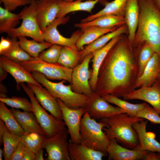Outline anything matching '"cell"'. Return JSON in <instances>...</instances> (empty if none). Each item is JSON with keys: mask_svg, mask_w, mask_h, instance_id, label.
I'll return each instance as SVG.
<instances>
[{"mask_svg": "<svg viewBox=\"0 0 160 160\" xmlns=\"http://www.w3.org/2000/svg\"><path fill=\"white\" fill-rule=\"evenodd\" d=\"M128 27L125 24L115 30L101 36L80 51L81 57L79 62L81 63L85 57L90 53L104 47L115 37L122 34L128 36Z\"/></svg>", "mask_w": 160, "mask_h": 160, "instance_id": "24", "label": "cell"}, {"mask_svg": "<svg viewBox=\"0 0 160 160\" xmlns=\"http://www.w3.org/2000/svg\"><path fill=\"white\" fill-rule=\"evenodd\" d=\"M3 156V149H0V160H2V156Z\"/></svg>", "mask_w": 160, "mask_h": 160, "instance_id": "53", "label": "cell"}, {"mask_svg": "<svg viewBox=\"0 0 160 160\" xmlns=\"http://www.w3.org/2000/svg\"><path fill=\"white\" fill-rule=\"evenodd\" d=\"M128 0H114L110 2L103 0L105 7L95 14L89 15L81 20L84 22L91 21L100 16L107 14L113 15L124 17L126 4Z\"/></svg>", "mask_w": 160, "mask_h": 160, "instance_id": "29", "label": "cell"}, {"mask_svg": "<svg viewBox=\"0 0 160 160\" xmlns=\"http://www.w3.org/2000/svg\"><path fill=\"white\" fill-rule=\"evenodd\" d=\"M0 101L4 103L12 108H20L24 111L33 112V107L31 102L26 98L12 96L9 98H0Z\"/></svg>", "mask_w": 160, "mask_h": 160, "instance_id": "39", "label": "cell"}, {"mask_svg": "<svg viewBox=\"0 0 160 160\" xmlns=\"http://www.w3.org/2000/svg\"><path fill=\"white\" fill-rule=\"evenodd\" d=\"M145 160H159L157 153L155 152L149 151L146 156Z\"/></svg>", "mask_w": 160, "mask_h": 160, "instance_id": "47", "label": "cell"}, {"mask_svg": "<svg viewBox=\"0 0 160 160\" xmlns=\"http://www.w3.org/2000/svg\"><path fill=\"white\" fill-rule=\"evenodd\" d=\"M120 35L112 39L101 49L92 52L93 55L91 60L92 70L89 83L93 92L95 91L96 89L99 71L102 63L109 50L119 39Z\"/></svg>", "mask_w": 160, "mask_h": 160, "instance_id": "22", "label": "cell"}, {"mask_svg": "<svg viewBox=\"0 0 160 160\" xmlns=\"http://www.w3.org/2000/svg\"><path fill=\"white\" fill-rule=\"evenodd\" d=\"M3 156L5 160H10L13 153L21 141L20 136L13 134L5 130L3 137Z\"/></svg>", "mask_w": 160, "mask_h": 160, "instance_id": "37", "label": "cell"}, {"mask_svg": "<svg viewBox=\"0 0 160 160\" xmlns=\"http://www.w3.org/2000/svg\"><path fill=\"white\" fill-rule=\"evenodd\" d=\"M107 127L106 124L100 121L97 122L86 112L80 122V144L95 150L107 153L109 140L103 129Z\"/></svg>", "mask_w": 160, "mask_h": 160, "instance_id": "5", "label": "cell"}, {"mask_svg": "<svg viewBox=\"0 0 160 160\" xmlns=\"http://www.w3.org/2000/svg\"><path fill=\"white\" fill-rule=\"evenodd\" d=\"M45 135L37 133H25L20 136L21 141L25 147L36 153L42 146Z\"/></svg>", "mask_w": 160, "mask_h": 160, "instance_id": "38", "label": "cell"}, {"mask_svg": "<svg viewBox=\"0 0 160 160\" xmlns=\"http://www.w3.org/2000/svg\"><path fill=\"white\" fill-rule=\"evenodd\" d=\"M136 117L146 119L153 124H160V115L154 108L148 104L137 113Z\"/></svg>", "mask_w": 160, "mask_h": 160, "instance_id": "41", "label": "cell"}, {"mask_svg": "<svg viewBox=\"0 0 160 160\" xmlns=\"http://www.w3.org/2000/svg\"><path fill=\"white\" fill-rule=\"evenodd\" d=\"M148 121L144 119L136 122L133 125L139 140L138 145L134 149L160 153V143L155 139V134L146 131Z\"/></svg>", "mask_w": 160, "mask_h": 160, "instance_id": "14", "label": "cell"}, {"mask_svg": "<svg viewBox=\"0 0 160 160\" xmlns=\"http://www.w3.org/2000/svg\"><path fill=\"white\" fill-rule=\"evenodd\" d=\"M35 153L26 147L21 160H35Z\"/></svg>", "mask_w": 160, "mask_h": 160, "instance_id": "45", "label": "cell"}, {"mask_svg": "<svg viewBox=\"0 0 160 160\" xmlns=\"http://www.w3.org/2000/svg\"><path fill=\"white\" fill-rule=\"evenodd\" d=\"M7 89L6 87L1 82L0 83V98L7 97L6 95L7 92Z\"/></svg>", "mask_w": 160, "mask_h": 160, "instance_id": "48", "label": "cell"}, {"mask_svg": "<svg viewBox=\"0 0 160 160\" xmlns=\"http://www.w3.org/2000/svg\"><path fill=\"white\" fill-rule=\"evenodd\" d=\"M80 57V51L76 45L63 46L57 62L65 67L73 69L79 63Z\"/></svg>", "mask_w": 160, "mask_h": 160, "instance_id": "31", "label": "cell"}, {"mask_svg": "<svg viewBox=\"0 0 160 160\" xmlns=\"http://www.w3.org/2000/svg\"><path fill=\"white\" fill-rule=\"evenodd\" d=\"M160 74V57L154 53L145 66L141 75L137 79L135 89L153 85Z\"/></svg>", "mask_w": 160, "mask_h": 160, "instance_id": "20", "label": "cell"}, {"mask_svg": "<svg viewBox=\"0 0 160 160\" xmlns=\"http://www.w3.org/2000/svg\"><path fill=\"white\" fill-rule=\"evenodd\" d=\"M144 119L131 117L124 113L103 118L100 121L107 125L103 130L109 140L115 139L127 148L134 149L138 145L139 140L133 125L136 122Z\"/></svg>", "mask_w": 160, "mask_h": 160, "instance_id": "3", "label": "cell"}, {"mask_svg": "<svg viewBox=\"0 0 160 160\" xmlns=\"http://www.w3.org/2000/svg\"><path fill=\"white\" fill-rule=\"evenodd\" d=\"M60 0L49 1L36 0L37 4L36 18L42 32L56 18Z\"/></svg>", "mask_w": 160, "mask_h": 160, "instance_id": "18", "label": "cell"}, {"mask_svg": "<svg viewBox=\"0 0 160 160\" xmlns=\"http://www.w3.org/2000/svg\"><path fill=\"white\" fill-rule=\"evenodd\" d=\"M69 18V16L56 18L47 26L42 32L45 41L52 44L70 47L75 46L82 33L81 29L74 32L70 37L68 38L62 36L57 29L58 26L65 24L68 21Z\"/></svg>", "mask_w": 160, "mask_h": 160, "instance_id": "11", "label": "cell"}, {"mask_svg": "<svg viewBox=\"0 0 160 160\" xmlns=\"http://www.w3.org/2000/svg\"><path fill=\"white\" fill-rule=\"evenodd\" d=\"M140 10L138 0H128L124 17L128 30V37L133 44L138 23Z\"/></svg>", "mask_w": 160, "mask_h": 160, "instance_id": "25", "label": "cell"}, {"mask_svg": "<svg viewBox=\"0 0 160 160\" xmlns=\"http://www.w3.org/2000/svg\"><path fill=\"white\" fill-rule=\"evenodd\" d=\"M140 15L133 46L149 43L160 57V11L154 0H138Z\"/></svg>", "mask_w": 160, "mask_h": 160, "instance_id": "2", "label": "cell"}, {"mask_svg": "<svg viewBox=\"0 0 160 160\" xmlns=\"http://www.w3.org/2000/svg\"><path fill=\"white\" fill-rule=\"evenodd\" d=\"M82 0H75L66 2L60 0L59 3V9L56 18L65 17L68 13L75 11H83L91 13L95 5L101 0L87 1L83 2Z\"/></svg>", "mask_w": 160, "mask_h": 160, "instance_id": "27", "label": "cell"}, {"mask_svg": "<svg viewBox=\"0 0 160 160\" xmlns=\"http://www.w3.org/2000/svg\"><path fill=\"white\" fill-rule=\"evenodd\" d=\"M17 63L30 73L40 72L44 75L48 79L65 80L70 84L71 83L73 69L65 67L57 62L47 63L38 57H32L30 60Z\"/></svg>", "mask_w": 160, "mask_h": 160, "instance_id": "7", "label": "cell"}, {"mask_svg": "<svg viewBox=\"0 0 160 160\" xmlns=\"http://www.w3.org/2000/svg\"><path fill=\"white\" fill-rule=\"evenodd\" d=\"M101 97L109 103L113 104L123 109L129 116L132 117H136L137 113L148 104L146 102L137 104L131 103L111 95H105Z\"/></svg>", "mask_w": 160, "mask_h": 160, "instance_id": "32", "label": "cell"}, {"mask_svg": "<svg viewBox=\"0 0 160 160\" xmlns=\"http://www.w3.org/2000/svg\"><path fill=\"white\" fill-rule=\"evenodd\" d=\"M35 0H0L4 8L11 12L15 11L18 7L31 4Z\"/></svg>", "mask_w": 160, "mask_h": 160, "instance_id": "42", "label": "cell"}, {"mask_svg": "<svg viewBox=\"0 0 160 160\" xmlns=\"http://www.w3.org/2000/svg\"><path fill=\"white\" fill-rule=\"evenodd\" d=\"M124 100H139L150 104L160 115V89L156 83L152 86L135 89L123 97Z\"/></svg>", "mask_w": 160, "mask_h": 160, "instance_id": "16", "label": "cell"}, {"mask_svg": "<svg viewBox=\"0 0 160 160\" xmlns=\"http://www.w3.org/2000/svg\"><path fill=\"white\" fill-rule=\"evenodd\" d=\"M93 57L92 52L86 56L80 64L73 69L71 77L72 90L77 93L89 97L93 93L89 83L92 71L89 68Z\"/></svg>", "mask_w": 160, "mask_h": 160, "instance_id": "10", "label": "cell"}, {"mask_svg": "<svg viewBox=\"0 0 160 160\" xmlns=\"http://www.w3.org/2000/svg\"><path fill=\"white\" fill-rule=\"evenodd\" d=\"M62 112L63 120L68 128L72 142L80 144V122L83 115L86 112L85 107L72 109L67 106L60 99L57 98Z\"/></svg>", "mask_w": 160, "mask_h": 160, "instance_id": "12", "label": "cell"}, {"mask_svg": "<svg viewBox=\"0 0 160 160\" xmlns=\"http://www.w3.org/2000/svg\"><path fill=\"white\" fill-rule=\"evenodd\" d=\"M20 13L15 14L0 7V33H8L16 28L21 19Z\"/></svg>", "mask_w": 160, "mask_h": 160, "instance_id": "35", "label": "cell"}, {"mask_svg": "<svg viewBox=\"0 0 160 160\" xmlns=\"http://www.w3.org/2000/svg\"><path fill=\"white\" fill-rule=\"evenodd\" d=\"M138 77L135 47L128 35L121 34L102 63L96 89L93 92L100 96L111 95L123 97L135 89Z\"/></svg>", "mask_w": 160, "mask_h": 160, "instance_id": "1", "label": "cell"}, {"mask_svg": "<svg viewBox=\"0 0 160 160\" xmlns=\"http://www.w3.org/2000/svg\"><path fill=\"white\" fill-rule=\"evenodd\" d=\"M68 130L65 127L55 135L46 136L42 147L47 154V160H71L68 150Z\"/></svg>", "mask_w": 160, "mask_h": 160, "instance_id": "9", "label": "cell"}, {"mask_svg": "<svg viewBox=\"0 0 160 160\" xmlns=\"http://www.w3.org/2000/svg\"><path fill=\"white\" fill-rule=\"evenodd\" d=\"M11 44L7 50L0 53V55L5 56L16 63L30 60L32 58L20 46L17 37H10Z\"/></svg>", "mask_w": 160, "mask_h": 160, "instance_id": "33", "label": "cell"}, {"mask_svg": "<svg viewBox=\"0 0 160 160\" xmlns=\"http://www.w3.org/2000/svg\"><path fill=\"white\" fill-rule=\"evenodd\" d=\"M119 27L104 28L97 26H91L81 29L82 33L78 40L76 46L80 51L83 49L84 45H88L101 36L112 32Z\"/></svg>", "mask_w": 160, "mask_h": 160, "instance_id": "26", "label": "cell"}, {"mask_svg": "<svg viewBox=\"0 0 160 160\" xmlns=\"http://www.w3.org/2000/svg\"><path fill=\"white\" fill-rule=\"evenodd\" d=\"M6 128L4 122L0 119V145L3 143V137Z\"/></svg>", "mask_w": 160, "mask_h": 160, "instance_id": "46", "label": "cell"}, {"mask_svg": "<svg viewBox=\"0 0 160 160\" xmlns=\"http://www.w3.org/2000/svg\"><path fill=\"white\" fill-rule=\"evenodd\" d=\"M44 149V148L42 147L35 153V160H44L43 155Z\"/></svg>", "mask_w": 160, "mask_h": 160, "instance_id": "49", "label": "cell"}, {"mask_svg": "<svg viewBox=\"0 0 160 160\" xmlns=\"http://www.w3.org/2000/svg\"><path fill=\"white\" fill-rule=\"evenodd\" d=\"M11 44L10 38L7 37L5 38L2 36L0 41V53L8 49Z\"/></svg>", "mask_w": 160, "mask_h": 160, "instance_id": "44", "label": "cell"}, {"mask_svg": "<svg viewBox=\"0 0 160 160\" xmlns=\"http://www.w3.org/2000/svg\"><path fill=\"white\" fill-rule=\"evenodd\" d=\"M8 73L4 68L0 66V82L6 78Z\"/></svg>", "mask_w": 160, "mask_h": 160, "instance_id": "50", "label": "cell"}, {"mask_svg": "<svg viewBox=\"0 0 160 160\" xmlns=\"http://www.w3.org/2000/svg\"><path fill=\"white\" fill-rule=\"evenodd\" d=\"M85 108L86 112L92 118L95 119L100 120L126 113L123 109L118 106L114 107L111 105L102 97L96 95L93 92L90 96Z\"/></svg>", "mask_w": 160, "mask_h": 160, "instance_id": "13", "label": "cell"}, {"mask_svg": "<svg viewBox=\"0 0 160 160\" xmlns=\"http://www.w3.org/2000/svg\"><path fill=\"white\" fill-rule=\"evenodd\" d=\"M69 154L71 160H102L108 156L107 153L97 151L81 144L72 142L68 144Z\"/></svg>", "mask_w": 160, "mask_h": 160, "instance_id": "21", "label": "cell"}, {"mask_svg": "<svg viewBox=\"0 0 160 160\" xmlns=\"http://www.w3.org/2000/svg\"><path fill=\"white\" fill-rule=\"evenodd\" d=\"M158 8L160 11V0H154Z\"/></svg>", "mask_w": 160, "mask_h": 160, "instance_id": "51", "label": "cell"}, {"mask_svg": "<svg viewBox=\"0 0 160 160\" xmlns=\"http://www.w3.org/2000/svg\"><path fill=\"white\" fill-rule=\"evenodd\" d=\"M62 46L53 44L47 50L42 51L39 57L43 60L50 63L57 62Z\"/></svg>", "mask_w": 160, "mask_h": 160, "instance_id": "40", "label": "cell"}, {"mask_svg": "<svg viewBox=\"0 0 160 160\" xmlns=\"http://www.w3.org/2000/svg\"><path fill=\"white\" fill-rule=\"evenodd\" d=\"M25 133H37L45 135V132L33 113L10 109Z\"/></svg>", "mask_w": 160, "mask_h": 160, "instance_id": "23", "label": "cell"}, {"mask_svg": "<svg viewBox=\"0 0 160 160\" xmlns=\"http://www.w3.org/2000/svg\"><path fill=\"white\" fill-rule=\"evenodd\" d=\"M37 4L34 0L29 6L25 7L19 13L22 23L21 25L11 30L8 33L9 37L28 36L41 43L45 42L43 34L36 18Z\"/></svg>", "mask_w": 160, "mask_h": 160, "instance_id": "6", "label": "cell"}, {"mask_svg": "<svg viewBox=\"0 0 160 160\" xmlns=\"http://www.w3.org/2000/svg\"><path fill=\"white\" fill-rule=\"evenodd\" d=\"M155 83L157 84L160 89V74Z\"/></svg>", "mask_w": 160, "mask_h": 160, "instance_id": "52", "label": "cell"}, {"mask_svg": "<svg viewBox=\"0 0 160 160\" xmlns=\"http://www.w3.org/2000/svg\"><path fill=\"white\" fill-rule=\"evenodd\" d=\"M20 85L29 97L33 107L32 113L47 137L55 135L65 127L64 121L49 114L41 106L35 97L33 92L29 87L24 83H20Z\"/></svg>", "mask_w": 160, "mask_h": 160, "instance_id": "8", "label": "cell"}, {"mask_svg": "<svg viewBox=\"0 0 160 160\" xmlns=\"http://www.w3.org/2000/svg\"><path fill=\"white\" fill-rule=\"evenodd\" d=\"M157 154L159 158V160H160V153H157Z\"/></svg>", "mask_w": 160, "mask_h": 160, "instance_id": "55", "label": "cell"}, {"mask_svg": "<svg viewBox=\"0 0 160 160\" xmlns=\"http://www.w3.org/2000/svg\"><path fill=\"white\" fill-rule=\"evenodd\" d=\"M31 73L35 79L44 86L53 96L60 99L68 107L76 109L86 106L90 97L74 92L71 84L67 85L64 84L66 81L62 80L59 82L55 83L49 80L41 73L37 72Z\"/></svg>", "mask_w": 160, "mask_h": 160, "instance_id": "4", "label": "cell"}, {"mask_svg": "<svg viewBox=\"0 0 160 160\" xmlns=\"http://www.w3.org/2000/svg\"><path fill=\"white\" fill-rule=\"evenodd\" d=\"M17 38L19 39V43L22 48L33 57H38L40 52L52 45L46 41L41 43L34 39L29 40L24 36H20Z\"/></svg>", "mask_w": 160, "mask_h": 160, "instance_id": "36", "label": "cell"}, {"mask_svg": "<svg viewBox=\"0 0 160 160\" xmlns=\"http://www.w3.org/2000/svg\"><path fill=\"white\" fill-rule=\"evenodd\" d=\"M126 24L124 17L107 14L99 16L87 22H80L75 24L76 27L81 29L91 26H97L104 28L120 26Z\"/></svg>", "mask_w": 160, "mask_h": 160, "instance_id": "28", "label": "cell"}, {"mask_svg": "<svg viewBox=\"0 0 160 160\" xmlns=\"http://www.w3.org/2000/svg\"><path fill=\"white\" fill-rule=\"evenodd\" d=\"M0 66L4 68L14 78L17 84V89H20L19 84L25 82L30 83L42 87L34 78L32 74L27 71L17 63L9 59L7 57L1 55Z\"/></svg>", "mask_w": 160, "mask_h": 160, "instance_id": "17", "label": "cell"}, {"mask_svg": "<svg viewBox=\"0 0 160 160\" xmlns=\"http://www.w3.org/2000/svg\"><path fill=\"white\" fill-rule=\"evenodd\" d=\"M26 147L21 141L12 155L10 160H21Z\"/></svg>", "mask_w": 160, "mask_h": 160, "instance_id": "43", "label": "cell"}, {"mask_svg": "<svg viewBox=\"0 0 160 160\" xmlns=\"http://www.w3.org/2000/svg\"><path fill=\"white\" fill-rule=\"evenodd\" d=\"M5 103L0 101V119L4 122L7 130L15 135L21 136L25 132L12 112L6 106Z\"/></svg>", "mask_w": 160, "mask_h": 160, "instance_id": "30", "label": "cell"}, {"mask_svg": "<svg viewBox=\"0 0 160 160\" xmlns=\"http://www.w3.org/2000/svg\"><path fill=\"white\" fill-rule=\"evenodd\" d=\"M27 84L33 91L36 100L44 108L57 119L63 120L61 110L56 98L45 87L28 83Z\"/></svg>", "mask_w": 160, "mask_h": 160, "instance_id": "15", "label": "cell"}, {"mask_svg": "<svg viewBox=\"0 0 160 160\" xmlns=\"http://www.w3.org/2000/svg\"><path fill=\"white\" fill-rule=\"evenodd\" d=\"M40 0L43 1H55V0Z\"/></svg>", "mask_w": 160, "mask_h": 160, "instance_id": "56", "label": "cell"}, {"mask_svg": "<svg viewBox=\"0 0 160 160\" xmlns=\"http://www.w3.org/2000/svg\"><path fill=\"white\" fill-rule=\"evenodd\" d=\"M149 151L131 150L124 147L119 145L115 139L109 140L107 149L108 159L113 160H144Z\"/></svg>", "mask_w": 160, "mask_h": 160, "instance_id": "19", "label": "cell"}, {"mask_svg": "<svg viewBox=\"0 0 160 160\" xmlns=\"http://www.w3.org/2000/svg\"><path fill=\"white\" fill-rule=\"evenodd\" d=\"M74 0H63V1H66V2L72 1ZM93 0H87V1H93Z\"/></svg>", "mask_w": 160, "mask_h": 160, "instance_id": "54", "label": "cell"}, {"mask_svg": "<svg viewBox=\"0 0 160 160\" xmlns=\"http://www.w3.org/2000/svg\"><path fill=\"white\" fill-rule=\"evenodd\" d=\"M134 47L138 64L139 77L143 73L145 66L155 52L151 46L146 42Z\"/></svg>", "mask_w": 160, "mask_h": 160, "instance_id": "34", "label": "cell"}]
</instances>
